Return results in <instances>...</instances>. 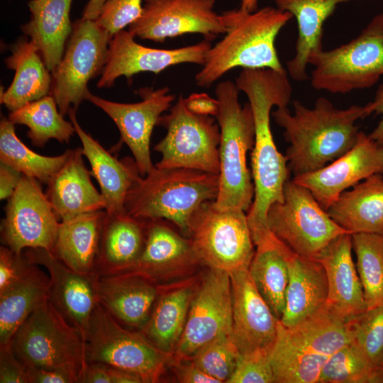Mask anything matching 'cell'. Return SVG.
Returning <instances> with one entry per match:
<instances>
[{
	"instance_id": "33",
	"label": "cell",
	"mask_w": 383,
	"mask_h": 383,
	"mask_svg": "<svg viewBox=\"0 0 383 383\" xmlns=\"http://www.w3.org/2000/svg\"><path fill=\"white\" fill-rule=\"evenodd\" d=\"M163 219L145 220V239L143 250L126 272L153 282L162 271L173 265L198 261L189 240L182 237Z\"/></svg>"
},
{
	"instance_id": "35",
	"label": "cell",
	"mask_w": 383,
	"mask_h": 383,
	"mask_svg": "<svg viewBox=\"0 0 383 383\" xmlns=\"http://www.w3.org/2000/svg\"><path fill=\"white\" fill-rule=\"evenodd\" d=\"M278 331L294 347L325 356H331L352 340L348 321L327 304L293 328H284L279 321Z\"/></svg>"
},
{
	"instance_id": "16",
	"label": "cell",
	"mask_w": 383,
	"mask_h": 383,
	"mask_svg": "<svg viewBox=\"0 0 383 383\" xmlns=\"http://www.w3.org/2000/svg\"><path fill=\"white\" fill-rule=\"evenodd\" d=\"M137 92L142 99L133 104L109 101L91 92L87 100L102 109L115 123L121 135L119 143L129 148L144 177L155 167L150 150L153 128L162 113L172 106L174 96L167 87L157 89L143 87Z\"/></svg>"
},
{
	"instance_id": "51",
	"label": "cell",
	"mask_w": 383,
	"mask_h": 383,
	"mask_svg": "<svg viewBox=\"0 0 383 383\" xmlns=\"http://www.w3.org/2000/svg\"><path fill=\"white\" fill-rule=\"evenodd\" d=\"M23 174L11 167L0 164V199H8L17 188Z\"/></svg>"
},
{
	"instance_id": "4",
	"label": "cell",
	"mask_w": 383,
	"mask_h": 383,
	"mask_svg": "<svg viewBox=\"0 0 383 383\" xmlns=\"http://www.w3.org/2000/svg\"><path fill=\"white\" fill-rule=\"evenodd\" d=\"M218 189V174L155 166L129 191L126 212L141 220L170 221L187 235L193 214L203 203L215 201Z\"/></svg>"
},
{
	"instance_id": "47",
	"label": "cell",
	"mask_w": 383,
	"mask_h": 383,
	"mask_svg": "<svg viewBox=\"0 0 383 383\" xmlns=\"http://www.w3.org/2000/svg\"><path fill=\"white\" fill-rule=\"evenodd\" d=\"M0 382L29 383L28 370L16 357L10 343L0 346Z\"/></svg>"
},
{
	"instance_id": "50",
	"label": "cell",
	"mask_w": 383,
	"mask_h": 383,
	"mask_svg": "<svg viewBox=\"0 0 383 383\" xmlns=\"http://www.w3.org/2000/svg\"><path fill=\"white\" fill-rule=\"evenodd\" d=\"M177 375L179 382L184 383H219L218 380L211 377L200 369L192 361L182 363L178 362Z\"/></svg>"
},
{
	"instance_id": "42",
	"label": "cell",
	"mask_w": 383,
	"mask_h": 383,
	"mask_svg": "<svg viewBox=\"0 0 383 383\" xmlns=\"http://www.w3.org/2000/svg\"><path fill=\"white\" fill-rule=\"evenodd\" d=\"M372 382H380L379 377L352 341L328 357L318 381V383Z\"/></svg>"
},
{
	"instance_id": "8",
	"label": "cell",
	"mask_w": 383,
	"mask_h": 383,
	"mask_svg": "<svg viewBox=\"0 0 383 383\" xmlns=\"http://www.w3.org/2000/svg\"><path fill=\"white\" fill-rule=\"evenodd\" d=\"M10 345L27 369L72 367L82 372L87 365L86 343L82 335L50 300L31 313Z\"/></svg>"
},
{
	"instance_id": "14",
	"label": "cell",
	"mask_w": 383,
	"mask_h": 383,
	"mask_svg": "<svg viewBox=\"0 0 383 383\" xmlns=\"http://www.w3.org/2000/svg\"><path fill=\"white\" fill-rule=\"evenodd\" d=\"M215 5L216 0H145L140 16L128 31L157 43L187 33L201 34L211 41L226 31Z\"/></svg>"
},
{
	"instance_id": "41",
	"label": "cell",
	"mask_w": 383,
	"mask_h": 383,
	"mask_svg": "<svg viewBox=\"0 0 383 383\" xmlns=\"http://www.w3.org/2000/svg\"><path fill=\"white\" fill-rule=\"evenodd\" d=\"M348 323L351 341L383 382V306L367 309Z\"/></svg>"
},
{
	"instance_id": "7",
	"label": "cell",
	"mask_w": 383,
	"mask_h": 383,
	"mask_svg": "<svg viewBox=\"0 0 383 383\" xmlns=\"http://www.w3.org/2000/svg\"><path fill=\"white\" fill-rule=\"evenodd\" d=\"M187 236L198 261L229 274L249 269L255 252L246 212L218 209L214 201L193 214Z\"/></svg>"
},
{
	"instance_id": "9",
	"label": "cell",
	"mask_w": 383,
	"mask_h": 383,
	"mask_svg": "<svg viewBox=\"0 0 383 383\" xmlns=\"http://www.w3.org/2000/svg\"><path fill=\"white\" fill-rule=\"evenodd\" d=\"M270 231L296 254L316 259L333 240L348 231L337 224L306 187L289 179L284 199L267 215Z\"/></svg>"
},
{
	"instance_id": "38",
	"label": "cell",
	"mask_w": 383,
	"mask_h": 383,
	"mask_svg": "<svg viewBox=\"0 0 383 383\" xmlns=\"http://www.w3.org/2000/svg\"><path fill=\"white\" fill-rule=\"evenodd\" d=\"M70 150L63 154L48 157L28 148L16 135L14 123L3 118L0 123V160L23 175L48 183L64 165Z\"/></svg>"
},
{
	"instance_id": "23",
	"label": "cell",
	"mask_w": 383,
	"mask_h": 383,
	"mask_svg": "<svg viewBox=\"0 0 383 383\" xmlns=\"http://www.w3.org/2000/svg\"><path fill=\"white\" fill-rule=\"evenodd\" d=\"M97 301L121 325L142 330L157 299L152 280L137 274L96 276Z\"/></svg>"
},
{
	"instance_id": "40",
	"label": "cell",
	"mask_w": 383,
	"mask_h": 383,
	"mask_svg": "<svg viewBox=\"0 0 383 383\" xmlns=\"http://www.w3.org/2000/svg\"><path fill=\"white\" fill-rule=\"evenodd\" d=\"M357 270L367 309L383 306V234H352Z\"/></svg>"
},
{
	"instance_id": "52",
	"label": "cell",
	"mask_w": 383,
	"mask_h": 383,
	"mask_svg": "<svg viewBox=\"0 0 383 383\" xmlns=\"http://www.w3.org/2000/svg\"><path fill=\"white\" fill-rule=\"evenodd\" d=\"M371 102L373 106V113L379 115L381 118L376 127L368 135L383 146V84L378 87L374 99Z\"/></svg>"
},
{
	"instance_id": "12",
	"label": "cell",
	"mask_w": 383,
	"mask_h": 383,
	"mask_svg": "<svg viewBox=\"0 0 383 383\" xmlns=\"http://www.w3.org/2000/svg\"><path fill=\"white\" fill-rule=\"evenodd\" d=\"M111 38L96 21L82 17L72 23L63 56L52 72L50 94L62 115L87 99L88 83L101 74Z\"/></svg>"
},
{
	"instance_id": "15",
	"label": "cell",
	"mask_w": 383,
	"mask_h": 383,
	"mask_svg": "<svg viewBox=\"0 0 383 383\" xmlns=\"http://www.w3.org/2000/svg\"><path fill=\"white\" fill-rule=\"evenodd\" d=\"M233 306L231 276L210 269L191 302L183 333L176 347L178 362L191 359L203 346L231 335Z\"/></svg>"
},
{
	"instance_id": "18",
	"label": "cell",
	"mask_w": 383,
	"mask_h": 383,
	"mask_svg": "<svg viewBox=\"0 0 383 383\" xmlns=\"http://www.w3.org/2000/svg\"><path fill=\"white\" fill-rule=\"evenodd\" d=\"M376 174H383V146L360 131L354 146L325 167L294 177L326 211L347 189Z\"/></svg>"
},
{
	"instance_id": "43",
	"label": "cell",
	"mask_w": 383,
	"mask_h": 383,
	"mask_svg": "<svg viewBox=\"0 0 383 383\" xmlns=\"http://www.w3.org/2000/svg\"><path fill=\"white\" fill-rule=\"evenodd\" d=\"M240 353L230 335L219 336L203 346L192 361L211 377L227 382L231 377Z\"/></svg>"
},
{
	"instance_id": "13",
	"label": "cell",
	"mask_w": 383,
	"mask_h": 383,
	"mask_svg": "<svg viewBox=\"0 0 383 383\" xmlns=\"http://www.w3.org/2000/svg\"><path fill=\"white\" fill-rule=\"evenodd\" d=\"M5 212L1 226L4 245L17 254L29 248L52 250L60 222L38 179L23 175Z\"/></svg>"
},
{
	"instance_id": "22",
	"label": "cell",
	"mask_w": 383,
	"mask_h": 383,
	"mask_svg": "<svg viewBox=\"0 0 383 383\" xmlns=\"http://www.w3.org/2000/svg\"><path fill=\"white\" fill-rule=\"evenodd\" d=\"M351 233L339 235L316 259L323 267L328 286L327 304L346 321L367 309L361 282L353 260Z\"/></svg>"
},
{
	"instance_id": "25",
	"label": "cell",
	"mask_w": 383,
	"mask_h": 383,
	"mask_svg": "<svg viewBox=\"0 0 383 383\" xmlns=\"http://www.w3.org/2000/svg\"><path fill=\"white\" fill-rule=\"evenodd\" d=\"M289 279L280 323L291 328L320 310L327 303L328 286L323 265L301 257L289 248L285 252Z\"/></svg>"
},
{
	"instance_id": "37",
	"label": "cell",
	"mask_w": 383,
	"mask_h": 383,
	"mask_svg": "<svg viewBox=\"0 0 383 383\" xmlns=\"http://www.w3.org/2000/svg\"><path fill=\"white\" fill-rule=\"evenodd\" d=\"M50 94L11 111L9 119L28 128V137L33 145L42 148L50 139L68 143L75 133L73 123L64 118Z\"/></svg>"
},
{
	"instance_id": "5",
	"label": "cell",
	"mask_w": 383,
	"mask_h": 383,
	"mask_svg": "<svg viewBox=\"0 0 383 383\" xmlns=\"http://www.w3.org/2000/svg\"><path fill=\"white\" fill-rule=\"evenodd\" d=\"M235 83L226 80L215 89L218 112L215 117L221 133L219 189L214 201L221 210L248 212L254 198V185L247 165V153L255 142L252 112L248 103L239 102Z\"/></svg>"
},
{
	"instance_id": "17",
	"label": "cell",
	"mask_w": 383,
	"mask_h": 383,
	"mask_svg": "<svg viewBox=\"0 0 383 383\" xmlns=\"http://www.w3.org/2000/svg\"><path fill=\"white\" fill-rule=\"evenodd\" d=\"M128 30L114 34L109 45L105 65L97 87H110L120 77L150 72L158 74L167 68L183 63L203 65L211 41L204 39L194 45L173 49H158L136 43Z\"/></svg>"
},
{
	"instance_id": "3",
	"label": "cell",
	"mask_w": 383,
	"mask_h": 383,
	"mask_svg": "<svg viewBox=\"0 0 383 383\" xmlns=\"http://www.w3.org/2000/svg\"><path fill=\"white\" fill-rule=\"evenodd\" d=\"M224 36L207 52L202 68L195 76L196 85L209 87L228 72L242 69L285 70L275 46L280 30L293 18L277 7L254 11L241 8L221 13Z\"/></svg>"
},
{
	"instance_id": "29",
	"label": "cell",
	"mask_w": 383,
	"mask_h": 383,
	"mask_svg": "<svg viewBox=\"0 0 383 383\" xmlns=\"http://www.w3.org/2000/svg\"><path fill=\"white\" fill-rule=\"evenodd\" d=\"M145 220L126 213L108 214L104 221L97 276L126 272L139 257L145 243Z\"/></svg>"
},
{
	"instance_id": "49",
	"label": "cell",
	"mask_w": 383,
	"mask_h": 383,
	"mask_svg": "<svg viewBox=\"0 0 383 383\" xmlns=\"http://www.w3.org/2000/svg\"><path fill=\"white\" fill-rule=\"evenodd\" d=\"M184 104L189 111L202 116L216 117L219 109L218 100L206 93L192 94L184 98Z\"/></svg>"
},
{
	"instance_id": "54",
	"label": "cell",
	"mask_w": 383,
	"mask_h": 383,
	"mask_svg": "<svg viewBox=\"0 0 383 383\" xmlns=\"http://www.w3.org/2000/svg\"><path fill=\"white\" fill-rule=\"evenodd\" d=\"M260 0H240V8L247 11H254L257 9Z\"/></svg>"
},
{
	"instance_id": "28",
	"label": "cell",
	"mask_w": 383,
	"mask_h": 383,
	"mask_svg": "<svg viewBox=\"0 0 383 383\" xmlns=\"http://www.w3.org/2000/svg\"><path fill=\"white\" fill-rule=\"evenodd\" d=\"M73 0H30V20L21 26L52 72L61 60L72 30L70 13Z\"/></svg>"
},
{
	"instance_id": "34",
	"label": "cell",
	"mask_w": 383,
	"mask_h": 383,
	"mask_svg": "<svg viewBox=\"0 0 383 383\" xmlns=\"http://www.w3.org/2000/svg\"><path fill=\"white\" fill-rule=\"evenodd\" d=\"M255 246V252L248 269L250 274L274 316L280 320L289 279L285 257L289 247L272 232Z\"/></svg>"
},
{
	"instance_id": "53",
	"label": "cell",
	"mask_w": 383,
	"mask_h": 383,
	"mask_svg": "<svg viewBox=\"0 0 383 383\" xmlns=\"http://www.w3.org/2000/svg\"><path fill=\"white\" fill-rule=\"evenodd\" d=\"M108 0H89L83 11L84 18L96 21Z\"/></svg>"
},
{
	"instance_id": "11",
	"label": "cell",
	"mask_w": 383,
	"mask_h": 383,
	"mask_svg": "<svg viewBox=\"0 0 383 383\" xmlns=\"http://www.w3.org/2000/svg\"><path fill=\"white\" fill-rule=\"evenodd\" d=\"M168 354L153 346L140 333L125 329L97 302L86 338L88 362L104 364L157 382Z\"/></svg>"
},
{
	"instance_id": "46",
	"label": "cell",
	"mask_w": 383,
	"mask_h": 383,
	"mask_svg": "<svg viewBox=\"0 0 383 383\" xmlns=\"http://www.w3.org/2000/svg\"><path fill=\"white\" fill-rule=\"evenodd\" d=\"M30 261L24 255L17 254L5 245L0 248V292L4 290L26 271Z\"/></svg>"
},
{
	"instance_id": "10",
	"label": "cell",
	"mask_w": 383,
	"mask_h": 383,
	"mask_svg": "<svg viewBox=\"0 0 383 383\" xmlns=\"http://www.w3.org/2000/svg\"><path fill=\"white\" fill-rule=\"evenodd\" d=\"M157 125L164 127L165 136L154 150L161 154L157 168H187L218 174L221 133L213 116L193 113L180 95L162 115Z\"/></svg>"
},
{
	"instance_id": "6",
	"label": "cell",
	"mask_w": 383,
	"mask_h": 383,
	"mask_svg": "<svg viewBox=\"0 0 383 383\" xmlns=\"http://www.w3.org/2000/svg\"><path fill=\"white\" fill-rule=\"evenodd\" d=\"M311 87L333 94L369 89L383 76V12L347 43L309 59Z\"/></svg>"
},
{
	"instance_id": "21",
	"label": "cell",
	"mask_w": 383,
	"mask_h": 383,
	"mask_svg": "<svg viewBox=\"0 0 383 383\" xmlns=\"http://www.w3.org/2000/svg\"><path fill=\"white\" fill-rule=\"evenodd\" d=\"M68 115L73 123L82 147V151L91 165V175L100 186V192L105 202L108 214L126 213L125 204L129 191L141 177L134 159L118 160L80 126L76 109H71Z\"/></svg>"
},
{
	"instance_id": "44",
	"label": "cell",
	"mask_w": 383,
	"mask_h": 383,
	"mask_svg": "<svg viewBox=\"0 0 383 383\" xmlns=\"http://www.w3.org/2000/svg\"><path fill=\"white\" fill-rule=\"evenodd\" d=\"M272 347L240 353L227 383H273L274 374L270 362Z\"/></svg>"
},
{
	"instance_id": "39",
	"label": "cell",
	"mask_w": 383,
	"mask_h": 383,
	"mask_svg": "<svg viewBox=\"0 0 383 383\" xmlns=\"http://www.w3.org/2000/svg\"><path fill=\"white\" fill-rule=\"evenodd\" d=\"M330 356L311 354L292 345L277 331L270 351L276 383H318Z\"/></svg>"
},
{
	"instance_id": "24",
	"label": "cell",
	"mask_w": 383,
	"mask_h": 383,
	"mask_svg": "<svg viewBox=\"0 0 383 383\" xmlns=\"http://www.w3.org/2000/svg\"><path fill=\"white\" fill-rule=\"evenodd\" d=\"M82 148L70 150L61 168L48 182L45 194L60 221L105 209V202L91 180Z\"/></svg>"
},
{
	"instance_id": "2",
	"label": "cell",
	"mask_w": 383,
	"mask_h": 383,
	"mask_svg": "<svg viewBox=\"0 0 383 383\" xmlns=\"http://www.w3.org/2000/svg\"><path fill=\"white\" fill-rule=\"evenodd\" d=\"M292 104L293 113L282 107L272 115L289 143L285 157L294 177L318 170L349 151L360 131L357 121L373 113L371 101L346 109L335 107L325 97L318 98L313 108L299 100Z\"/></svg>"
},
{
	"instance_id": "27",
	"label": "cell",
	"mask_w": 383,
	"mask_h": 383,
	"mask_svg": "<svg viewBox=\"0 0 383 383\" xmlns=\"http://www.w3.org/2000/svg\"><path fill=\"white\" fill-rule=\"evenodd\" d=\"M105 216L106 211L99 210L60 221L51 252L74 272L97 276Z\"/></svg>"
},
{
	"instance_id": "30",
	"label": "cell",
	"mask_w": 383,
	"mask_h": 383,
	"mask_svg": "<svg viewBox=\"0 0 383 383\" xmlns=\"http://www.w3.org/2000/svg\"><path fill=\"white\" fill-rule=\"evenodd\" d=\"M327 212L351 234H383V174L372 175L343 192Z\"/></svg>"
},
{
	"instance_id": "19",
	"label": "cell",
	"mask_w": 383,
	"mask_h": 383,
	"mask_svg": "<svg viewBox=\"0 0 383 383\" xmlns=\"http://www.w3.org/2000/svg\"><path fill=\"white\" fill-rule=\"evenodd\" d=\"M23 253L31 262L47 270L50 279V301L86 343L90 318L98 302L96 276L74 272L45 249L29 248Z\"/></svg>"
},
{
	"instance_id": "36",
	"label": "cell",
	"mask_w": 383,
	"mask_h": 383,
	"mask_svg": "<svg viewBox=\"0 0 383 383\" xmlns=\"http://www.w3.org/2000/svg\"><path fill=\"white\" fill-rule=\"evenodd\" d=\"M192 291L189 287L168 292L159 298L140 333L153 346L168 354L177 345L186 324Z\"/></svg>"
},
{
	"instance_id": "48",
	"label": "cell",
	"mask_w": 383,
	"mask_h": 383,
	"mask_svg": "<svg viewBox=\"0 0 383 383\" xmlns=\"http://www.w3.org/2000/svg\"><path fill=\"white\" fill-rule=\"evenodd\" d=\"M27 370L29 383H79L81 370L75 367Z\"/></svg>"
},
{
	"instance_id": "1",
	"label": "cell",
	"mask_w": 383,
	"mask_h": 383,
	"mask_svg": "<svg viewBox=\"0 0 383 383\" xmlns=\"http://www.w3.org/2000/svg\"><path fill=\"white\" fill-rule=\"evenodd\" d=\"M235 85L247 96L255 124L251 155L254 198L247 213L252 240L270 231L267 215L270 206L284 199L285 183L289 179L287 160L274 140L270 114L273 106L287 107L292 87L286 70L242 69Z\"/></svg>"
},
{
	"instance_id": "26",
	"label": "cell",
	"mask_w": 383,
	"mask_h": 383,
	"mask_svg": "<svg viewBox=\"0 0 383 383\" xmlns=\"http://www.w3.org/2000/svg\"><path fill=\"white\" fill-rule=\"evenodd\" d=\"M297 22L298 36L294 57L287 63L288 75L298 82L309 79L310 57L323 48V26L340 4L358 0H272Z\"/></svg>"
},
{
	"instance_id": "20",
	"label": "cell",
	"mask_w": 383,
	"mask_h": 383,
	"mask_svg": "<svg viewBox=\"0 0 383 383\" xmlns=\"http://www.w3.org/2000/svg\"><path fill=\"white\" fill-rule=\"evenodd\" d=\"M233 327L230 335L240 353L273 345L278 320L260 295L248 269L230 274Z\"/></svg>"
},
{
	"instance_id": "45",
	"label": "cell",
	"mask_w": 383,
	"mask_h": 383,
	"mask_svg": "<svg viewBox=\"0 0 383 383\" xmlns=\"http://www.w3.org/2000/svg\"><path fill=\"white\" fill-rule=\"evenodd\" d=\"M142 3L143 0H108L96 21L113 36L140 16Z\"/></svg>"
},
{
	"instance_id": "31",
	"label": "cell",
	"mask_w": 383,
	"mask_h": 383,
	"mask_svg": "<svg viewBox=\"0 0 383 383\" xmlns=\"http://www.w3.org/2000/svg\"><path fill=\"white\" fill-rule=\"evenodd\" d=\"M11 51L5 62L15 74L9 88L1 93V103L13 111L50 93L52 75L32 41L21 39Z\"/></svg>"
},
{
	"instance_id": "32",
	"label": "cell",
	"mask_w": 383,
	"mask_h": 383,
	"mask_svg": "<svg viewBox=\"0 0 383 383\" xmlns=\"http://www.w3.org/2000/svg\"><path fill=\"white\" fill-rule=\"evenodd\" d=\"M50 296L49 275L33 262L18 280L0 292V346L11 343L22 323Z\"/></svg>"
}]
</instances>
